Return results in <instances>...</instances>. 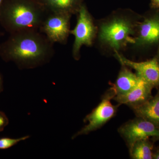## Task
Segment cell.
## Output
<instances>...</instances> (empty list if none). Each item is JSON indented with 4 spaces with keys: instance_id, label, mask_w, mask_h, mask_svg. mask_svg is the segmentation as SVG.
<instances>
[{
    "instance_id": "ba28073f",
    "label": "cell",
    "mask_w": 159,
    "mask_h": 159,
    "mask_svg": "<svg viewBox=\"0 0 159 159\" xmlns=\"http://www.w3.org/2000/svg\"><path fill=\"white\" fill-rule=\"evenodd\" d=\"M72 16L65 13L48 12L39 31L51 41L66 44L70 34V20Z\"/></svg>"
},
{
    "instance_id": "8fae6325",
    "label": "cell",
    "mask_w": 159,
    "mask_h": 159,
    "mask_svg": "<svg viewBox=\"0 0 159 159\" xmlns=\"http://www.w3.org/2000/svg\"><path fill=\"white\" fill-rule=\"evenodd\" d=\"M140 79V77L133 73L130 68L122 65L116 80L111 85L116 96L124 95L130 92L136 86Z\"/></svg>"
},
{
    "instance_id": "5bb4252c",
    "label": "cell",
    "mask_w": 159,
    "mask_h": 159,
    "mask_svg": "<svg viewBox=\"0 0 159 159\" xmlns=\"http://www.w3.org/2000/svg\"><path fill=\"white\" fill-rule=\"evenodd\" d=\"M153 144L149 139H141L135 142L129 150L131 158L153 159Z\"/></svg>"
},
{
    "instance_id": "30bf717a",
    "label": "cell",
    "mask_w": 159,
    "mask_h": 159,
    "mask_svg": "<svg viewBox=\"0 0 159 159\" xmlns=\"http://www.w3.org/2000/svg\"><path fill=\"white\" fill-rule=\"evenodd\" d=\"M153 89L140 78L136 86L130 92L124 95L115 96L113 99L118 104H125L133 110L144 104L153 97L152 93Z\"/></svg>"
},
{
    "instance_id": "ffe728a7",
    "label": "cell",
    "mask_w": 159,
    "mask_h": 159,
    "mask_svg": "<svg viewBox=\"0 0 159 159\" xmlns=\"http://www.w3.org/2000/svg\"><path fill=\"white\" fill-rule=\"evenodd\" d=\"M3 1H4V0H0V9H1V6H2Z\"/></svg>"
},
{
    "instance_id": "d6986e66",
    "label": "cell",
    "mask_w": 159,
    "mask_h": 159,
    "mask_svg": "<svg viewBox=\"0 0 159 159\" xmlns=\"http://www.w3.org/2000/svg\"><path fill=\"white\" fill-rule=\"evenodd\" d=\"M153 159H159V149H157L153 154Z\"/></svg>"
},
{
    "instance_id": "e0dca14e",
    "label": "cell",
    "mask_w": 159,
    "mask_h": 159,
    "mask_svg": "<svg viewBox=\"0 0 159 159\" xmlns=\"http://www.w3.org/2000/svg\"><path fill=\"white\" fill-rule=\"evenodd\" d=\"M150 6L152 9H159V0H151Z\"/></svg>"
},
{
    "instance_id": "277c9868",
    "label": "cell",
    "mask_w": 159,
    "mask_h": 159,
    "mask_svg": "<svg viewBox=\"0 0 159 159\" xmlns=\"http://www.w3.org/2000/svg\"><path fill=\"white\" fill-rule=\"evenodd\" d=\"M152 9L142 16L132 44L143 52L157 51L159 48V9Z\"/></svg>"
},
{
    "instance_id": "2e32d148",
    "label": "cell",
    "mask_w": 159,
    "mask_h": 159,
    "mask_svg": "<svg viewBox=\"0 0 159 159\" xmlns=\"http://www.w3.org/2000/svg\"><path fill=\"white\" fill-rule=\"evenodd\" d=\"M9 123V120L8 117L5 113L0 111V132L3 131Z\"/></svg>"
},
{
    "instance_id": "9a60e30c",
    "label": "cell",
    "mask_w": 159,
    "mask_h": 159,
    "mask_svg": "<svg viewBox=\"0 0 159 159\" xmlns=\"http://www.w3.org/2000/svg\"><path fill=\"white\" fill-rule=\"evenodd\" d=\"M29 138V136H25L18 139H12L8 137L0 138V150H5L11 148L19 142L25 141Z\"/></svg>"
},
{
    "instance_id": "8992f818",
    "label": "cell",
    "mask_w": 159,
    "mask_h": 159,
    "mask_svg": "<svg viewBox=\"0 0 159 159\" xmlns=\"http://www.w3.org/2000/svg\"><path fill=\"white\" fill-rule=\"evenodd\" d=\"M76 25L70 34L75 37L72 54L76 60L80 58V49L83 46L91 47L97 39L98 26L94 22L92 15L84 6H82L77 13Z\"/></svg>"
},
{
    "instance_id": "52a82bcc",
    "label": "cell",
    "mask_w": 159,
    "mask_h": 159,
    "mask_svg": "<svg viewBox=\"0 0 159 159\" xmlns=\"http://www.w3.org/2000/svg\"><path fill=\"white\" fill-rule=\"evenodd\" d=\"M120 136L124 139L129 150L135 142L139 140L152 137L159 140V128L148 120L136 117L124 123L118 129Z\"/></svg>"
},
{
    "instance_id": "5b68a950",
    "label": "cell",
    "mask_w": 159,
    "mask_h": 159,
    "mask_svg": "<svg viewBox=\"0 0 159 159\" xmlns=\"http://www.w3.org/2000/svg\"><path fill=\"white\" fill-rule=\"evenodd\" d=\"M115 96V91L111 87L102 96L100 103L84 119V122L88 124L74 135L72 139L97 130L116 116L120 104L113 105L111 102Z\"/></svg>"
},
{
    "instance_id": "3957f363",
    "label": "cell",
    "mask_w": 159,
    "mask_h": 159,
    "mask_svg": "<svg viewBox=\"0 0 159 159\" xmlns=\"http://www.w3.org/2000/svg\"><path fill=\"white\" fill-rule=\"evenodd\" d=\"M48 11L45 7L14 0L3 1L0 9V25L9 34L19 31L39 30Z\"/></svg>"
},
{
    "instance_id": "44dd1931",
    "label": "cell",
    "mask_w": 159,
    "mask_h": 159,
    "mask_svg": "<svg viewBox=\"0 0 159 159\" xmlns=\"http://www.w3.org/2000/svg\"><path fill=\"white\" fill-rule=\"evenodd\" d=\"M3 33L1 31V30H0V38L2 37V36L3 35Z\"/></svg>"
},
{
    "instance_id": "ac0fdd59",
    "label": "cell",
    "mask_w": 159,
    "mask_h": 159,
    "mask_svg": "<svg viewBox=\"0 0 159 159\" xmlns=\"http://www.w3.org/2000/svg\"><path fill=\"white\" fill-rule=\"evenodd\" d=\"M4 89L3 87V79L2 74L0 73V93H2Z\"/></svg>"
},
{
    "instance_id": "7c38bea8",
    "label": "cell",
    "mask_w": 159,
    "mask_h": 159,
    "mask_svg": "<svg viewBox=\"0 0 159 159\" xmlns=\"http://www.w3.org/2000/svg\"><path fill=\"white\" fill-rule=\"evenodd\" d=\"M154 97L133 110L136 117L148 120L159 128V89Z\"/></svg>"
},
{
    "instance_id": "4fadbf2b",
    "label": "cell",
    "mask_w": 159,
    "mask_h": 159,
    "mask_svg": "<svg viewBox=\"0 0 159 159\" xmlns=\"http://www.w3.org/2000/svg\"><path fill=\"white\" fill-rule=\"evenodd\" d=\"M78 0H45L48 12L65 13L70 15L77 14L82 6L77 4Z\"/></svg>"
},
{
    "instance_id": "6da1fadb",
    "label": "cell",
    "mask_w": 159,
    "mask_h": 159,
    "mask_svg": "<svg viewBox=\"0 0 159 159\" xmlns=\"http://www.w3.org/2000/svg\"><path fill=\"white\" fill-rule=\"evenodd\" d=\"M54 44L39 30L19 31L0 43V57L5 62L14 63L20 70L36 68L52 59Z\"/></svg>"
},
{
    "instance_id": "7a4b0ae2",
    "label": "cell",
    "mask_w": 159,
    "mask_h": 159,
    "mask_svg": "<svg viewBox=\"0 0 159 159\" xmlns=\"http://www.w3.org/2000/svg\"><path fill=\"white\" fill-rule=\"evenodd\" d=\"M142 17L138 14L111 15L97 25L98 43L107 51L120 52L133 43L137 25Z\"/></svg>"
},
{
    "instance_id": "9c48e42d",
    "label": "cell",
    "mask_w": 159,
    "mask_h": 159,
    "mask_svg": "<svg viewBox=\"0 0 159 159\" xmlns=\"http://www.w3.org/2000/svg\"><path fill=\"white\" fill-rule=\"evenodd\" d=\"M114 54L121 65L133 69L139 77L153 88L159 89V48L152 58L140 62L127 59L120 52L116 51Z\"/></svg>"
}]
</instances>
